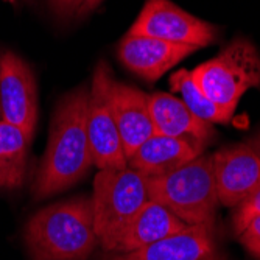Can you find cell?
Here are the masks:
<instances>
[{
    "label": "cell",
    "mask_w": 260,
    "mask_h": 260,
    "mask_svg": "<svg viewBox=\"0 0 260 260\" xmlns=\"http://www.w3.org/2000/svg\"><path fill=\"white\" fill-rule=\"evenodd\" d=\"M235 207L237 210L232 218V228L235 235H239L254 218L260 217V187Z\"/></svg>",
    "instance_id": "ac0fdd59"
},
{
    "label": "cell",
    "mask_w": 260,
    "mask_h": 260,
    "mask_svg": "<svg viewBox=\"0 0 260 260\" xmlns=\"http://www.w3.org/2000/svg\"><path fill=\"white\" fill-rule=\"evenodd\" d=\"M49 2L58 17L70 19L81 14L84 0H49Z\"/></svg>",
    "instance_id": "ffe728a7"
},
{
    "label": "cell",
    "mask_w": 260,
    "mask_h": 260,
    "mask_svg": "<svg viewBox=\"0 0 260 260\" xmlns=\"http://www.w3.org/2000/svg\"><path fill=\"white\" fill-rule=\"evenodd\" d=\"M197 50L190 45H176L148 36L126 35L119 45V59L133 74L154 83Z\"/></svg>",
    "instance_id": "8fae6325"
},
{
    "label": "cell",
    "mask_w": 260,
    "mask_h": 260,
    "mask_svg": "<svg viewBox=\"0 0 260 260\" xmlns=\"http://www.w3.org/2000/svg\"><path fill=\"white\" fill-rule=\"evenodd\" d=\"M25 243L31 260H86L99 243L90 198L39 210L25 228Z\"/></svg>",
    "instance_id": "7a4b0ae2"
},
{
    "label": "cell",
    "mask_w": 260,
    "mask_h": 260,
    "mask_svg": "<svg viewBox=\"0 0 260 260\" xmlns=\"http://www.w3.org/2000/svg\"><path fill=\"white\" fill-rule=\"evenodd\" d=\"M111 108L126 157L154 134L150 95L133 86L112 81Z\"/></svg>",
    "instance_id": "7c38bea8"
},
{
    "label": "cell",
    "mask_w": 260,
    "mask_h": 260,
    "mask_svg": "<svg viewBox=\"0 0 260 260\" xmlns=\"http://www.w3.org/2000/svg\"><path fill=\"white\" fill-rule=\"evenodd\" d=\"M90 201L99 242L109 251L119 234L150 201L147 176L129 165L125 169L99 170Z\"/></svg>",
    "instance_id": "5b68a950"
},
{
    "label": "cell",
    "mask_w": 260,
    "mask_h": 260,
    "mask_svg": "<svg viewBox=\"0 0 260 260\" xmlns=\"http://www.w3.org/2000/svg\"><path fill=\"white\" fill-rule=\"evenodd\" d=\"M187 224L156 201H148L114 240L109 251L129 252L181 232Z\"/></svg>",
    "instance_id": "9a60e30c"
},
{
    "label": "cell",
    "mask_w": 260,
    "mask_h": 260,
    "mask_svg": "<svg viewBox=\"0 0 260 260\" xmlns=\"http://www.w3.org/2000/svg\"><path fill=\"white\" fill-rule=\"evenodd\" d=\"M87 87L70 92L58 103L47 148L31 187L36 200L67 190L93 165L87 136Z\"/></svg>",
    "instance_id": "6da1fadb"
},
{
    "label": "cell",
    "mask_w": 260,
    "mask_h": 260,
    "mask_svg": "<svg viewBox=\"0 0 260 260\" xmlns=\"http://www.w3.org/2000/svg\"><path fill=\"white\" fill-rule=\"evenodd\" d=\"M170 87L172 90L181 93V100L185 106L190 109L198 119L207 123H229L232 117L226 114L220 106H217L206 93L198 87L192 77V70L188 72L185 69H181L170 77Z\"/></svg>",
    "instance_id": "e0dca14e"
},
{
    "label": "cell",
    "mask_w": 260,
    "mask_h": 260,
    "mask_svg": "<svg viewBox=\"0 0 260 260\" xmlns=\"http://www.w3.org/2000/svg\"><path fill=\"white\" fill-rule=\"evenodd\" d=\"M128 35L203 49L218 39L220 28L184 11L170 0H147Z\"/></svg>",
    "instance_id": "52a82bcc"
},
{
    "label": "cell",
    "mask_w": 260,
    "mask_h": 260,
    "mask_svg": "<svg viewBox=\"0 0 260 260\" xmlns=\"http://www.w3.org/2000/svg\"><path fill=\"white\" fill-rule=\"evenodd\" d=\"M111 260H223L214 224L187 226L181 232L129 252H120Z\"/></svg>",
    "instance_id": "30bf717a"
},
{
    "label": "cell",
    "mask_w": 260,
    "mask_h": 260,
    "mask_svg": "<svg viewBox=\"0 0 260 260\" xmlns=\"http://www.w3.org/2000/svg\"><path fill=\"white\" fill-rule=\"evenodd\" d=\"M102 2H103V0H84L83 8H81V14H87L89 11L95 10Z\"/></svg>",
    "instance_id": "44dd1931"
},
{
    "label": "cell",
    "mask_w": 260,
    "mask_h": 260,
    "mask_svg": "<svg viewBox=\"0 0 260 260\" xmlns=\"http://www.w3.org/2000/svg\"><path fill=\"white\" fill-rule=\"evenodd\" d=\"M220 204L235 207L260 187V159L248 142L212 154Z\"/></svg>",
    "instance_id": "9c48e42d"
},
{
    "label": "cell",
    "mask_w": 260,
    "mask_h": 260,
    "mask_svg": "<svg viewBox=\"0 0 260 260\" xmlns=\"http://www.w3.org/2000/svg\"><path fill=\"white\" fill-rule=\"evenodd\" d=\"M203 150L182 137L153 134L128 157V165L147 178L160 176L193 160Z\"/></svg>",
    "instance_id": "5bb4252c"
},
{
    "label": "cell",
    "mask_w": 260,
    "mask_h": 260,
    "mask_svg": "<svg viewBox=\"0 0 260 260\" xmlns=\"http://www.w3.org/2000/svg\"><path fill=\"white\" fill-rule=\"evenodd\" d=\"M248 145L255 151V154H257L258 159H260V131L248 140Z\"/></svg>",
    "instance_id": "7402d4cb"
},
{
    "label": "cell",
    "mask_w": 260,
    "mask_h": 260,
    "mask_svg": "<svg viewBox=\"0 0 260 260\" xmlns=\"http://www.w3.org/2000/svg\"><path fill=\"white\" fill-rule=\"evenodd\" d=\"M237 237L248 252L260 260V217L254 218Z\"/></svg>",
    "instance_id": "d6986e66"
},
{
    "label": "cell",
    "mask_w": 260,
    "mask_h": 260,
    "mask_svg": "<svg viewBox=\"0 0 260 260\" xmlns=\"http://www.w3.org/2000/svg\"><path fill=\"white\" fill-rule=\"evenodd\" d=\"M30 139L20 128L0 120V188H17L27 176Z\"/></svg>",
    "instance_id": "2e32d148"
},
{
    "label": "cell",
    "mask_w": 260,
    "mask_h": 260,
    "mask_svg": "<svg viewBox=\"0 0 260 260\" xmlns=\"http://www.w3.org/2000/svg\"><path fill=\"white\" fill-rule=\"evenodd\" d=\"M0 120L31 140L38 123V89L30 66L13 52L0 56Z\"/></svg>",
    "instance_id": "ba28073f"
},
{
    "label": "cell",
    "mask_w": 260,
    "mask_h": 260,
    "mask_svg": "<svg viewBox=\"0 0 260 260\" xmlns=\"http://www.w3.org/2000/svg\"><path fill=\"white\" fill-rule=\"evenodd\" d=\"M150 114L154 134L182 137L203 148L215 136L214 125L198 119L181 99L172 93L156 92L150 95Z\"/></svg>",
    "instance_id": "4fadbf2b"
},
{
    "label": "cell",
    "mask_w": 260,
    "mask_h": 260,
    "mask_svg": "<svg viewBox=\"0 0 260 260\" xmlns=\"http://www.w3.org/2000/svg\"><path fill=\"white\" fill-rule=\"evenodd\" d=\"M192 77L207 99L234 117L243 93L260 87V53L251 41L235 38L217 56L197 66Z\"/></svg>",
    "instance_id": "277c9868"
},
{
    "label": "cell",
    "mask_w": 260,
    "mask_h": 260,
    "mask_svg": "<svg viewBox=\"0 0 260 260\" xmlns=\"http://www.w3.org/2000/svg\"><path fill=\"white\" fill-rule=\"evenodd\" d=\"M112 81L111 67L106 61H100L92 75L87 105V136L92 160L99 170L128 167V157L111 108Z\"/></svg>",
    "instance_id": "8992f818"
},
{
    "label": "cell",
    "mask_w": 260,
    "mask_h": 260,
    "mask_svg": "<svg viewBox=\"0 0 260 260\" xmlns=\"http://www.w3.org/2000/svg\"><path fill=\"white\" fill-rule=\"evenodd\" d=\"M151 201L167 207L187 226L214 224L220 204L212 154H200L182 167L147 178Z\"/></svg>",
    "instance_id": "3957f363"
}]
</instances>
